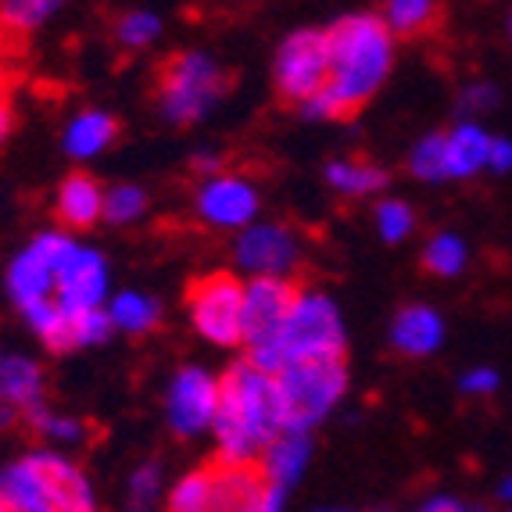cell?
<instances>
[{"instance_id": "cell-1", "label": "cell", "mask_w": 512, "mask_h": 512, "mask_svg": "<svg viewBox=\"0 0 512 512\" xmlns=\"http://www.w3.org/2000/svg\"><path fill=\"white\" fill-rule=\"evenodd\" d=\"M330 79L301 104L305 119L348 122L376 97L394 65V33L380 15H348L326 29Z\"/></svg>"}, {"instance_id": "cell-2", "label": "cell", "mask_w": 512, "mask_h": 512, "mask_svg": "<svg viewBox=\"0 0 512 512\" xmlns=\"http://www.w3.org/2000/svg\"><path fill=\"white\" fill-rule=\"evenodd\" d=\"M283 427H287V405L273 369L251 359L233 362L219 380V405L212 416L219 455L258 459Z\"/></svg>"}, {"instance_id": "cell-3", "label": "cell", "mask_w": 512, "mask_h": 512, "mask_svg": "<svg viewBox=\"0 0 512 512\" xmlns=\"http://www.w3.org/2000/svg\"><path fill=\"white\" fill-rule=\"evenodd\" d=\"M94 505L86 473L58 452H33L0 470V512H86Z\"/></svg>"}, {"instance_id": "cell-4", "label": "cell", "mask_w": 512, "mask_h": 512, "mask_svg": "<svg viewBox=\"0 0 512 512\" xmlns=\"http://www.w3.org/2000/svg\"><path fill=\"white\" fill-rule=\"evenodd\" d=\"M230 94V76L201 51H176L154 72V108L169 126H194Z\"/></svg>"}, {"instance_id": "cell-5", "label": "cell", "mask_w": 512, "mask_h": 512, "mask_svg": "<svg viewBox=\"0 0 512 512\" xmlns=\"http://www.w3.org/2000/svg\"><path fill=\"white\" fill-rule=\"evenodd\" d=\"M276 380L287 405V427L312 430L348 391V366H344V355L287 359L276 369Z\"/></svg>"}, {"instance_id": "cell-6", "label": "cell", "mask_w": 512, "mask_h": 512, "mask_svg": "<svg viewBox=\"0 0 512 512\" xmlns=\"http://www.w3.org/2000/svg\"><path fill=\"white\" fill-rule=\"evenodd\" d=\"M301 287L294 276H251L244 283V337L240 344L248 348V359L265 369L283 366V326L291 316Z\"/></svg>"}, {"instance_id": "cell-7", "label": "cell", "mask_w": 512, "mask_h": 512, "mask_svg": "<svg viewBox=\"0 0 512 512\" xmlns=\"http://www.w3.org/2000/svg\"><path fill=\"white\" fill-rule=\"evenodd\" d=\"M194 330L215 348H237L244 337V283L233 273H205L187 283Z\"/></svg>"}, {"instance_id": "cell-8", "label": "cell", "mask_w": 512, "mask_h": 512, "mask_svg": "<svg viewBox=\"0 0 512 512\" xmlns=\"http://www.w3.org/2000/svg\"><path fill=\"white\" fill-rule=\"evenodd\" d=\"M330 79V43H326V29H298L280 43L273 61V83L276 97L283 104H301L308 97L323 90Z\"/></svg>"}, {"instance_id": "cell-9", "label": "cell", "mask_w": 512, "mask_h": 512, "mask_svg": "<svg viewBox=\"0 0 512 512\" xmlns=\"http://www.w3.org/2000/svg\"><path fill=\"white\" fill-rule=\"evenodd\" d=\"M283 362L319 359V355H344L341 312L326 294L301 291L294 301L287 326H283Z\"/></svg>"}, {"instance_id": "cell-10", "label": "cell", "mask_w": 512, "mask_h": 512, "mask_svg": "<svg viewBox=\"0 0 512 512\" xmlns=\"http://www.w3.org/2000/svg\"><path fill=\"white\" fill-rule=\"evenodd\" d=\"M212 470V509L233 512H273L283 505V487L265 477L258 459H226L215 455Z\"/></svg>"}, {"instance_id": "cell-11", "label": "cell", "mask_w": 512, "mask_h": 512, "mask_svg": "<svg viewBox=\"0 0 512 512\" xmlns=\"http://www.w3.org/2000/svg\"><path fill=\"white\" fill-rule=\"evenodd\" d=\"M233 262L251 276H294L301 269V240L283 222H248L233 244Z\"/></svg>"}, {"instance_id": "cell-12", "label": "cell", "mask_w": 512, "mask_h": 512, "mask_svg": "<svg viewBox=\"0 0 512 512\" xmlns=\"http://www.w3.org/2000/svg\"><path fill=\"white\" fill-rule=\"evenodd\" d=\"M72 244L76 240L65 237V233H40L26 251H18V258L8 269V294L15 298L18 308L33 305L40 298H51L58 265L72 251Z\"/></svg>"}, {"instance_id": "cell-13", "label": "cell", "mask_w": 512, "mask_h": 512, "mask_svg": "<svg viewBox=\"0 0 512 512\" xmlns=\"http://www.w3.org/2000/svg\"><path fill=\"white\" fill-rule=\"evenodd\" d=\"M215 405H219V380L205 373L201 366H183L172 376L169 394H165V419L176 437H197L212 427Z\"/></svg>"}, {"instance_id": "cell-14", "label": "cell", "mask_w": 512, "mask_h": 512, "mask_svg": "<svg viewBox=\"0 0 512 512\" xmlns=\"http://www.w3.org/2000/svg\"><path fill=\"white\" fill-rule=\"evenodd\" d=\"M194 212L197 219L215 226V230H244L258 212V190L240 176L219 172V176H208L197 187Z\"/></svg>"}, {"instance_id": "cell-15", "label": "cell", "mask_w": 512, "mask_h": 512, "mask_svg": "<svg viewBox=\"0 0 512 512\" xmlns=\"http://www.w3.org/2000/svg\"><path fill=\"white\" fill-rule=\"evenodd\" d=\"M54 291H58L61 305H69V308L101 305L104 291H108V269H104L101 251H90V248L72 244V251L61 258V265H58Z\"/></svg>"}, {"instance_id": "cell-16", "label": "cell", "mask_w": 512, "mask_h": 512, "mask_svg": "<svg viewBox=\"0 0 512 512\" xmlns=\"http://www.w3.org/2000/svg\"><path fill=\"white\" fill-rule=\"evenodd\" d=\"M115 330L111 323V312H101V305L94 308H58V319H54L47 330L40 333V341L47 344L51 355H69L76 348H97L104 344Z\"/></svg>"}, {"instance_id": "cell-17", "label": "cell", "mask_w": 512, "mask_h": 512, "mask_svg": "<svg viewBox=\"0 0 512 512\" xmlns=\"http://www.w3.org/2000/svg\"><path fill=\"white\" fill-rule=\"evenodd\" d=\"M444 341V319L430 305H405L391 323V348L402 359H427Z\"/></svg>"}, {"instance_id": "cell-18", "label": "cell", "mask_w": 512, "mask_h": 512, "mask_svg": "<svg viewBox=\"0 0 512 512\" xmlns=\"http://www.w3.org/2000/svg\"><path fill=\"white\" fill-rule=\"evenodd\" d=\"M54 215L65 230H90L104 219V187L90 172H69L58 187Z\"/></svg>"}, {"instance_id": "cell-19", "label": "cell", "mask_w": 512, "mask_h": 512, "mask_svg": "<svg viewBox=\"0 0 512 512\" xmlns=\"http://www.w3.org/2000/svg\"><path fill=\"white\" fill-rule=\"evenodd\" d=\"M43 394H47V380H43V369L36 366L26 355H15V351H0V402L15 405L22 412V419L33 409H40Z\"/></svg>"}, {"instance_id": "cell-20", "label": "cell", "mask_w": 512, "mask_h": 512, "mask_svg": "<svg viewBox=\"0 0 512 512\" xmlns=\"http://www.w3.org/2000/svg\"><path fill=\"white\" fill-rule=\"evenodd\" d=\"M312 455V441H308V430H294V427H283L273 441L265 444L262 455H258V466L276 487H294L298 477L305 473V462Z\"/></svg>"}, {"instance_id": "cell-21", "label": "cell", "mask_w": 512, "mask_h": 512, "mask_svg": "<svg viewBox=\"0 0 512 512\" xmlns=\"http://www.w3.org/2000/svg\"><path fill=\"white\" fill-rule=\"evenodd\" d=\"M387 29L394 33V40H427V36L441 33L448 22L444 0H384Z\"/></svg>"}, {"instance_id": "cell-22", "label": "cell", "mask_w": 512, "mask_h": 512, "mask_svg": "<svg viewBox=\"0 0 512 512\" xmlns=\"http://www.w3.org/2000/svg\"><path fill=\"white\" fill-rule=\"evenodd\" d=\"M115 137H119V119L115 115H108V111H83V115H76L69 122L61 144H65V154H72V158H94Z\"/></svg>"}, {"instance_id": "cell-23", "label": "cell", "mask_w": 512, "mask_h": 512, "mask_svg": "<svg viewBox=\"0 0 512 512\" xmlns=\"http://www.w3.org/2000/svg\"><path fill=\"white\" fill-rule=\"evenodd\" d=\"M326 183L344 197H369L391 183L384 165L369 162V158H337L326 165Z\"/></svg>"}, {"instance_id": "cell-24", "label": "cell", "mask_w": 512, "mask_h": 512, "mask_svg": "<svg viewBox=\"0 0 512 512\" xmlns=\"http://www.w3.org/2000/svg\"><path fill=\"white\" fill-rule=\"evenodd\" d=\"M487 151H491V137L477 122H459L448 133V176L455 180H470L487 165Z\"/></svg>"}, {"instance_id": "cell-25", "label": "cell", "mask_w": 512, "mask_h": 512, "mask_svg": "<svg viewBox=\"0 0 512 512\" xmlns=\"http://www.w3.org/2000/svg\"><path fill=\"white\" fill-rule=\"evenodd\" d=\"M108 312L111 323L119 326L122 333H133V337H144V333H154L162 326V305L137 291H122L119 298L111 301Z\"/></svg>"}, {"instance_id": "cell-26", "label": "cell", "mask_w": 512, "mask_h": 512, "mask_svg": "<svg viewBox=\"0 0 512 512\" xmlns=\"http://www.w3.org/2000/svg\"><path fill=\"white\" fill-rule=\"evenodd\" d=\"M470 262V251H466V240L455 237V233H434V237L423 244V255L419 265L427 276H441V280H452L466 269Z\"/></svg>"}, {"instance_id": "cell-27", "label": "cell", "mask_w": 512, "mask_h": 512, "mask_svg": "<svg viewBox=\"0 0 512 512\" xmlns=\"http://www.w3.org/2000/svg\"><path fill=\"white\" fill-rule=\"evenodd\" d=\"M409 172L416 180H427V183L452 180L448 176V133H430V137L419 140L409 154Z\"/></svg>"}, {"instance_id": "cell-28", "label": "cell", "mask_w": 512, "mask_h": 512, "mask_svg": "<svg viewBox=\"0 0 512 512\" xmlns=\"http://www.w3.org/2000/svg\"><path fill=\"white\" fill-rule=\"evenodd\" d=\"M61 4L65 0H0V29H8V33H33Z\"/></svg>"}, {"instance_id": "cell-29", "label": "cell", "mask_w": 512, "mask_h": 512, "mask_svg": "<svg viewBox=\"0 0 512 512\" xmlns=\"http://www.w3.org/2000/svg\"><path fill=\"white\" fill-rule=\"evenodd\" d=\"M158 33H162V22L151 11H122L115 18V26H111V36H115L122 51H144V47H151L158 40Z\"/></svg>"}, {"instance_id": "cell-30", "label": "cell", "mask_w": 512, "mask_h": 512, "mask_svg": "<svg viewBox=\"0 0 512 512\" xmlns=\"http://www.w3.org/2000/svg\"><path fill=\"white\" fill-rule=\"evenodd\" d=\"M169 509L176 512H205L212 509V470H194L180 477L169 491Z\"/></svg>"}, {"instance_id": "cell-31", "label": "cell", "mask_w": 512, "mask_h": 512, "mask_svg": "<svg viewBox=\"0 0 512 512\" xmlns=\"http://www.w3.org/2000/svg\"><path fill=\"white\" fill-rule=\"evenodd\" d=\"M147 212V194L133 183H119V187L104 190V219L115 222V226H126V222L140 219Z\"/></svg>"}, {"instance_id": "cell-32", "label": "cell", "mask_w": 512, "mask_h": 512, "mask_svg": "<svg viewBox=\"0 0 512 512\" xmlns=\"http://www.w3.org/2000/svg\"><path fill=\"white\" fill-rule=\"evenodd\" d=\"M376 230L387 244H402L416 230V212L405 201H380L376 205Z\"/></svg>"}, {"instance_id": "cell-33", "label": "cell", "mask_w": 512, "mask_h": 512, "mask_svg": "<svg viewBox=\"0 0 512 512\" xmlns=\"http://www.w3.org/2000/svg\"><path fill=\"white\" fill-rule=\"evenodd\" d=\"M158 491H162V466L158 462L137 466L133 477H129V498H133V505H151L158 498Z\"/></svg>"}, {"instance_id": "cell-34", "label": "cell", "mask_w": 512, "mask_h": 512, "mask_svg": "<svg viewBox=\"0 0 512 512\" xmlns=\"http://www.w3.org/2000/svg\"><path fill=\"white\" fill-rule=\"evenodd\" d=\"M495 104H498V90H495V86L477 83V86H470V90H462L459 115H462V119H470V115H480V111L495 108Z\"/></svg>"}, {"instance_id": "cell-35", "label": "cell", "mask_w": 512, "mask_h": 512, "mask_svg": "<svg viewBox=\"0 0 512 512\" xmlns=\"http://www.w3.org/2000/svg\"><path fill=\"white\" fill-rule=\"evenodd\" d=\"M459 391L470 394V398H487V394L498 391V373L495 369H473L459 380Z\"/></svg>"}, {"instance_id": "cell-36", "label": "cell", "mask_w": 512, "mask_h": 512, "mask_svg": "<svg viewBox=\"0 0 512 512\" xmlns=\"http://www.w3.org/2000/svg\"><path fill=\"white\" fill-rule=\"evenodd\" d=\"M487 169L505 176L512 169V140H502V137H491V151H487Z\"/></svg>"}, {"instance_id": "cell-37", "label": "cell", "mask_w": 512, "mask_h": 512, "mask_svg": "<svg viewBox=\"0 0 512 512\" xmlns=\"http://www.w3.org/2000/svg\"><path fill=\"white\" fill-rule=\"evenodd\" d=\"M190 172L194 176H219V172H226V158L222 154H212V151H205V154H194L190 158Z\"/></svg>"}, {"instance_id": "cell-38", "label": "cell", "mask_w": 512, "mask_h": 512, "mask_svg": "<svg viewBox=\"0 0 512 512\" xmlns=\"http://www.w3.org/2000/svg\"><path fill=\"white\" fill-rule=\"evenodd\" d=\"M11 133H15V108H11V104L0 97V147L8 144Z\"/></svg>"}, {"instance_id": "cell-39", "label": "cell", "mask_w": 512, "mask_h": 512, "mask_svg": "<svg viewBox=\"0 0 512 512\" xmlns=\"http://www.w3.org/2000/svg\"><path fill=\"white\" fill-rule=\"evenodd\" d=\"M18 423H22V412H18L15 405L0 402V434H4V430H11V427H18Z\"/></svg>"}, {"instance_id": "cell-40", "label": "cell", "mask_w": 512, "mask_h": 512, "mask_svg": "<svg viewBox=\"0 0 512 512\" xmlns=\"http://www.w3.org/2000/svg\"><path fill=\"white\" fill-rule=\"evenodd\" d=\"M423 509H430V512H455V509H462V502H459V498H427V502H423Z\"/></svg>"}, {"instance_id": "cell-41", "label": "cell", "mask_w": 512, "mask_h": 512, "mask_svg": "<svg viewBox=\"0 0 512 512\" xmlns=\"http://www.w3.org/2000/svg\"><path fill=\"white\" fill-rule=\"evenodd\" d=\"M498 495H502V502H509V505H512V477H505V480H502V487H498Z\"/></svg>"}, {"instance_id": "cell-42", "label": "cell", "mask_w": 512, "mask_h": 512, "mask_svg": "<svg viewBox=\"0 0 512 512\" xmlns=\"http://www.w3.org/2000/svg\"><path fill=\"white\" fill-rule=\"evenodd\" d=\"M509 33H512V18H509Z\"/></svg>"}, {"instance_id": "cell-43", "label": "cell", "mask_w": 512, "mask_h": 512, "mask_svg": "<svg viewBox=\"0 0 512 512\" xmlns=\"http://www.w3.org/2000/svg\"><path fill=\"white\" fill-rule=\"evenodd\" d=\"M0 97H4V94H0Z\"/></svg>"}]
</instances>
